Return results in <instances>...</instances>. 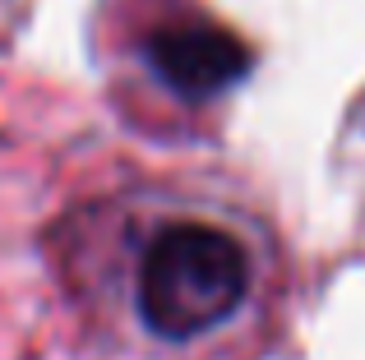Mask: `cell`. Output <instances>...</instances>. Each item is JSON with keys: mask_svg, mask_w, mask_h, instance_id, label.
<instances>
[{"mask_svg": "<svg viewBox=\"0 0 365 360\" xmlns=\"http://www.w3.org/2000/svg\"><path fill=\"white\" fill-rule=\"evenodd\" d=\"M255 291V259L217 222H167L148 235L134 268V309L162 342L217 333Z\"/></svg>", "mask_w": 365, "mask_h": 360, "instance_id": "obj_1", "label": "cell"}, {"mask_svg": "<svg viewBox=\"0 0 365 360\" xmlns=\"http://www.w3.org/2000/svg\"><path fill=\"white\" fill-rule=\"evenodd\" d=\"M143 60L148 70L185 102H208L217 92L236 88L255 65V51L232 28L185 18V23H162L143 37Z\"/></svg>", "mask_w": 365, "mask_h": 360, "instance_id": "obj_2", "label": "cell"}]
</instances>
